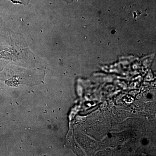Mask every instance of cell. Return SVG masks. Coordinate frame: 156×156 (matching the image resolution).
<instances>
[{
    "mask_svg": "<svg viewBox=\"0 0 156 156\" xmlns=\"http://www.w3.org/2000/svg\"><path fill=\"white\" fill-rule=\"evenodd\" d=\"M64 1H66V2H71L72 0H64Z\"/></svg>",
    "mask_w": 156,
    "mask_h": 156,
    "instance_id": "1",
    "label": "cell"
}]
</instances>
